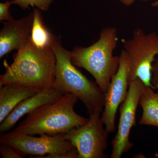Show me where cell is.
Returning <instances> with one entry per match:
<instances>
[{
  "label": "cell",
  "instance_id": "cell-1",
  "mask_svg": "<svg viewBox=\"0 0 158 158\" xmlns=\"http://www.w3.org/2000/svg\"><path fill=\"white\" fill-rule=\"evenodd\" d=\"M56 59L52 47H37L31 39L13 56L9 65L4 62L5 73L0 76V86L25 87L37 92L53 88Z\"/></svg>",
  "mask_w": 158,
  "mask_h": 158
},
{
  "label": "cell",
  "instance_id": "cell-2",
  "mask_svg": "<svg viewBox=\"0 0 158 158\" xmlns=\"http://www.w3.org/2000/svg\"><path fill=\"white\" fill-rule=\"evenodd\" d=\"M78 99L71 94H64L56 102L41 106L28 114L13 131L35 136L67 134L89 120L75 111L74 108Z\"/></svg>",
  "mask_w": 158,
  "mask_h": 158
},
{
  "label": "cell",
  "instance_id": "cell-3",
  "mask_svg": "<svg viewBox=\"0 0 158 158\" xmlns=\"http://www.w3.org/2000/svg\"><path fill=\"white\" fill-rule=\"evenodd\" d=\"M51 47L56 59L53 88L77 97L85 104L89 115L95 112L102 113L105 93L96 83L88 79L73 65L71 51L64 48L60 40L55 35Z\"/></svg>",
  "mask_w": 158,
  "mask_h": 158
},
{
  "label": "cell",
  "instance_id": "cell-4",
  "mask_svg": "<svg viewBox=\"0 0 158 158\" xmlns=\"http://www.w3.org/2000/svg\"><path fill=\"white\" fill-rule=\"evenodd\" d=\"M118 41L117 30L108 27L102 30L98 40L92 45L87 47H75L71 51L73 65L91 74L105 94L119 67L120 57L113 54Z\"/></svg>",
  "mask_w": 158,
  "mask_h": 158
},
{
  "label": "cell",
  "instance_id": "cell-5",
  "mask_svg": "<svg viewBox=\"0 0 158 158\" xmlns=\"http://www.w3.org/2000/svg\"><path fill=\"white\" fill-rule=\"evenodd\" d=\"M123 49L131 61L129 84L139 78L144 85L154 88L152 85V66L158 55V34H146L142 29H136L132 37L123 41Z\"/></svg>",
  "mask_w": 158,
  "mask_h": 158
},
{
  "label": "cell",
  "instance_id": "cell-6",
  "mask_svg": "<svg viewBox=\"0 0 158 158\" xmlns=\"http://www.w3.org/2000/svg\"><path fill=\"white\" fill-rule=\"evenodd\" d=\"M1 143L10 145L25 155L35 156L34 158H42L49 154H64L79 158L76 148L63 135L51 136L44 134L37 137L13 131L2 133Z\"/></svg>",
  "mask_w": 158,
  "mask_h": 158
},
{
  "label": "cell",
  "instance_id": "cell-7",
  "mask_svg": "<svg viewBox=\"0 0 158 158\" xmlns=\"http://www.w3.org/2000/svg\"><path fill=\"white\" fill-rule=\"evenodd\" d=\"M86 124L63 135L77 151L79 158H108L105 154L108 146L109 131L104 127L101 113L90 114Z\"/></svg>",
  "mask_w": 158,
  "mask_h": 158
},
{
  "label": "cell",
  "instance_id": "cell-8",
  "mask_svg": "<svg viewBox=\"0 0 158 158\" xmlns=\"http://www.w3.org/2000/svg\"><path fill=\"white\" fill-rule=\"evenodd\" d=\"M144 85L138 78L129 83L127 97L119 108L118 131L111 143L113 147L111 158H121L134 146L129 140L130 131L136 126V111Z\"/></svg>",
  "mask_w": 158,
  "mask_h": 158
},
{
  "label": "cell",
  "instance_id": "cell-9",
  "mask_svg": "<svg viewBox=\"0 0 158 158\" xmlns=\"http://www.w3.org/2000/svg\"><path fill=\"white\" fill-rule=\"evenodd\" d=\"M118 70L111 79L107 91L105 94L104 110L101 119L109 133L116 129L115 119L117 110L120 104L126 98L129 88V76L131 61L124 50L121 51Z\"/></svg>",
  "mask_w": 158,
  "mask_h": 158
},
{
  "label": "cell",
  "instance_id": "cell-10",
  "mask_svg": "<svg viewBox=\"0 0 158 158\" xmlns=\"http://www.w3.org/2000/svg\"><path fill=\"white\" fill-rule=\"evenodd\" d=\"M33 21V12L18 20L4 23L0 31V58L11 51L18 50L28 41Z\"/></svg>",
  "mask_w": 158,
  "mask_h": 158
},
{
  "label": "cell",
  "instance_id": "cell-11",
  "mask_svg": "<svg viewBox=\"0 0 158 158\" xmlns=\"http://www.w3.org/2000/svg\"><path fill=\"white\" fill-rule=\"evenodd\" d=\"M64 94L53 87L37 92L33 96L26 99L0 123V132H7L14 127L23 116L30 114L41 106L56 102Z\"/></svg>",
  "mask_w": 158,
  "mask_h": 158
},
{
  "label": "cell",
  "instance_id": "cell-12",
  "mask_svg": "<svg viewBox=\"0 0 158 158\" xmlns=\"http://www.w3.org/2000/svg\"><path fill=\"white\" fill-rule=\"evenodd\" d=\"M36 93L34 90L25 87L0 86V123L20 103Z\"/></svg>",
  "mask_w": 158,
  "mask_h": 158
},
{
  "label": "cell",
  "instance_id": "cell-13",
  "mask_svg": "<svg viewBox=\"0 0 158 158\" xmlns=\"http://www.w3.org/2000/svg\"><path fill=\"white\" fill-rule=\"evenodd\" d=\"M154 89L150 86H143L139 101L143 111L139 123L158 127V90L156 93Z\"/></svg>",
  "mask_w": 158,
  "mask_h": 158
},
{
  "label": "cell",
  "instance_id": "cell-14",
  "mask_svg": "<svg viewBox=\"0 0 158 158\" xmlns=\"http://www.w3.org/2000/svg\"><path fill=\"white\" fill-rule=\"evenodd\" d=\"M33 21L30 39L31 42L39 48L51 47L54 36L49 31L44 24L41 10L34 9Z\"/></svg>",
  "mask_w": 158,
  "mask_h": 158
},
{
  "label": "cell",
  "instance_id": "cell-15",
  "mask_svg": "<svg viewBox=\"0 0 158 158\" xmlns=\"http://www.w3.org/2000/svg\"><path fill=\"white\" fill-rule=\"evenodd\" d=\"M15 4L21 9H29L30 6H36L41 11L48 10L54 0H14Z\"/></svg>",
  "mask_w": 158,
  "mask_h": 158
},
{
  "label": "cell",
  "instance_id": "cell-16",
  "mask_svg": "<svg viewBox=\"0 0 158 158\" xmlns=\"http://www.w3.org/2000/svg\"><path fill=\"white\" fill-rule=\"evenodd\" d=\"M0 152L3 158H24L26 156L12 146L3 143H1Z\"/></svg>",
  "mask_w": 158,
  "mask_h": 158
},
{
  "label": "cell",
  "instance_id": "cell-17",
  "mask_svg": "<svg viewBox=\"0 0 158 158\" xmlns=\"http://www.w3.org/2000/svg\"><path fill=\"white\" fill-rule=\"evenodd\" d=\"M14 4H15L14 0L7 1L5 2L0 3V21H10L14 19L9 11L11 5Z\"/></svg>",
  "mask_w": 158,
  "mask_h": 158
},
{
  "label": "cell",
  "instance_id": "cell-18",
  "mask_svg": "<svg viewBox=\"0 0 158 158\" xmlns=\"http://www.w3.org/2000/svg\"><path fill=\"white\" fill-rule=\"evenodd\" d=\"M152 77L151 83L153 88H158V58L156 59L155 61L153 63L152 66Z\"/></svg>",
  "mask_w": 158,
  "mask_h": 158
},
{
  "label": "cell",
  "instance_id": "cell-19",
  "mask_svg": "<svg viewBox=\"0 0 158 158\" xmlns=\"http://www.w3.org/2000/svg\"><path fill=\"white\" fill-rule=\"evenodd\" d=\"M119 1L124 6H131L136 0H119Z\"/></svg>",
  "mask_w": 158,
  "mask_h": 158
},
{
  "label": "cell",
  "instance_id": "cell-20",
  "mask_svg": "<svg viewBox=\"0 0 158 158\" xmlns=\"http://www.w3.org/2000/svg\"><path fill=\"white\" fill-rule=\"evenodd\" d=\"M143 1H154L152 4V6L153 7H158V0H142Z\"/></svg>",
  "mask_w": 158,
  "mask_h": 158
}]
</instances>
